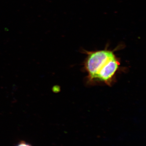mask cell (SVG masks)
Segmentation results:
<instances>
[{
  "label": "cell",
  "instance_id": "2",
  "mask_svg": "<svg viewBox=\"0 0 146 146\" xmlns=\"http://www.w3.org/2000/svg\"><path fill=\"white\" fill-rule=\"evenodd\" d=\"M120 66L119 59L115 55L97 74L94 79V83L99 82L111 86L114 82L117 72L119 69Z\"/></svg>",
  "mask_w": 146,
  "mask_h": 146
},
{
  "label": "cell",
  "instance_id": "1",
  "mask_svg": "<svg viewBox=\"0 0 146 146\" xmlns=\"http://www.w3.org/2000/svg\"><path fill=\"white\" fill-rule=\"evenodd\" d=\"M84 52L87 55L84 61V68L88 74L87 79L89 82L94 83L97 74L115 55V50L106 48L94 51H84Z\"/></svg>",
  "mask_w": 146,
  "mask_h": 146
},
{
  "label": "cell",
  "instance_id": "3",
  "mask_svg": "<svg viewBox=\"0 0 146 146\" xmlns=\"http://www.w3.org/2000/svg\"><path fill=\"white\" fill-rule=\"evenodd\" d=\"M17 146H32L30 144L27 143H25V142H24L23 141V142H21V143H20L19 144V145H18Z\"/></svg>",
  "mask_w": 146,
  "mask_h": 146
}]
</instances>
